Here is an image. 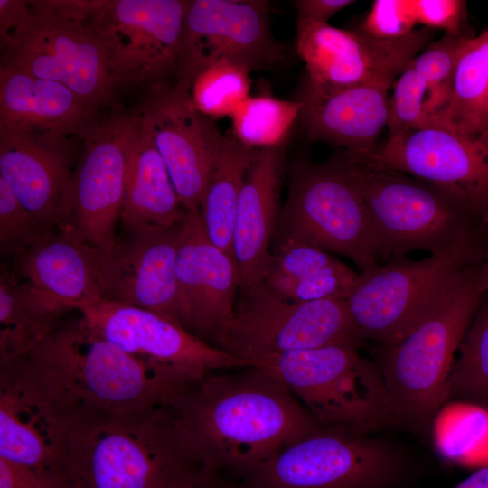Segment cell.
<instances>
[{
    "mask_svg": "<svg viewBox=\"0 0 488 488\" xmlns=\"http://www.w3.org/2000/svg\"><path fill=\"white\" fill-rule=\"evenodd\" d=\"M169 404L200 462L239 481L320 426L280 380L253 366L210 373Z\"/></svg>",
    "mask_w": 488,
    "mask_h": 488,
    "instance_id": "cell-1",
    "label": "cell"
},
{
    "mask_svg": "<svg viewBox=\"0 0 488 488\" xmlns=\"http://www.w3.org/2000/svg\"><path fill=\"white\" fill-rule=\"evenodd\" d=\"M206 468L169 403L75 421L63 462L70 488H170Z\"/></svg>",
    "mask_w": 488,
    "mask_h": 488,
    "instance_id": "cell-2",
    "label": "cell"
},
{
    "mask_svg": "<svg viewBox=\"0 0 488 488\" xmlns=\"http://www.w3.org/2000/svg\"><path fill=\"white\" fill-rule=\"evenodd\" d=\"M24 358L73 419L117 417L167 404L183 389L80 317L59 322Z\"/></svg>",
    "mask_w": 488,
    "mask_h": 488,
    "instance_id": "cell-3",
    "label": "cell"
},
{
    "mask_svg": "<svg viewBox=\"0 0 488 488\" xmlns=\"http://www.w3.org/2000/svg\"><path fill=\"white\" fill-rule=\"evenodd\" d=\"M1 63L68 86L97 108L113 98L92 1H8L0 7Z\"/></svg>",
    "mask_w": 488,
    "mask_h": 488,
    "instance_id": "cell-4",
    "label": "cell"
},
{
    "mask_svg": "<svg viewBox=\"0 0 488 488\" xmlns=\"http://www.w3.org/2000/svg\"><path fill=\"white\" fill-rule=\"evenodd\" d=\"M481 262L466 267L434 311L404 339L379 346L376 362L395 427L427 434L446 405L457 350L485 293Z\"/></svg>",
    "mask_w": 488,
    "mask_h": 488,
    "instance_id": "cell-5",
    "label": "cell"
},
{
    "mask_svg": "<svg viewBox=\"0 0 488 488\" xmlns=\"http://www.w3.org/2000/svg\"><path fill=\"white\" fill-rule=\"evenodd\" d=\"M424 474L397 439L319 426L240 482L244 488H415Z\"/></svg>",
    "mask_w": 488,
    "mask_h": 488,
    "instance_id": "cell-6",
    "label": "cell"
},
{
    "mask_svg": "<svg viewBox=\"0 0 488 488\" xmlns=\"http://www.w3.org/2000/svg\"><path fill=\"white\" fill-rule=\"evenodd\" d=\"M339 156L362 197L384 261L412 251L436 255L488 240V228L445 190L344 153Z\"/></svg>",
    "mask_w": 488,
    "mask_h": 488,
    "instance_id": "cell-7",
    "label": "cell"
},
{
    "mask_svg": "<svg viewBox=\"0 0 488 488\" xmlns=\"http://www.w3.org/2000/svg\"><path fill=\"white\" fill-rule=\"evenodd\" d=\"M343 343L259 358L251 366L280 380L322 427L361 434L395 426L377 362Z\"/></svg>",
    "mask_w": 488,
    "mask_h": 488,
    "instance_id": "cell-8",
    "label": "cell"
},
{
    "mask_svg": "<svg viewBox=\"0 0 488 488\" xmlns=\"http://www.w3.org/2000/svg\"><path fill=\"white\" fill-rule=\"evenodd\" d=\"M487 241L470 242L420 260L406 256L362 270L345 300L356 336L393 345L420 324L468 267L483 261Z\"/></svg>",
    "mask_w": 488,
    "mask_h": 488,
    "instance_id": "cell-9",
    "label": "cell"
},
{
    "mask_svg": "<svg viewBox=\"0 0 488 488\" xmlns=\"http://www.w3.org/2000/svg\"><path fill=\"white\" fill-rule=\"evenodd\" d=\"M275 238L276 244L305 243L345 256L361 271L383 260L362 197L339 155L292 164Z\"/></svg>",
    "mask_w": 488,
    "mask_h": 488,
    "instance_id": "cell-10",
    "label": "cell"
},
{
    "mask_svg": "<svg viewBox=\"0 0 488 488\" xmlns=\"http://www.w3.org/2000/svg\"><path fill=\"white\" fill-rule=\"evenodd\" d=\"M241 296L229 328L214 346L241 360L343 343H362L343 300H289L265 281L239 287Z\"/></svg>",
    "mask_w": 488,
    "mask_h": 488,
    "instance_id": "cell-11",
    "label": "cell"
},
{
    "mask_svg": "<svg viewBox=\"0 0 488 488\" xmlns=\"http://www.w3.org/2000/svg\"><path fill=\"white\" fill-rule=\"evenodd\" d=\"M78 312L93 331L181 389L214 371L250 367L151 310L102 299Z\"/></svg>",
    "mask_w": 488,
    "mask_h": 488,
    "instance_id": "cell-12",
    "label": "cell"
},
{
    "mask_svg": "<svg viewBox=\"0 0 488 488\" xmlns=\"http://www.w3.org/2000/svg\"><path fill=\"white\" fill-rule=\"evenodd\" d=\"M191 1H92L95 27L114 86L176 82L183 25Z\"/></svg>",
    "mask_w": 488,
    "mask_h": 488,
    "instance_id": "cell-13",
    "label": "cell"
},
{
    "mask_svg": "<svg viewBox=\"0 0 488 488\" xmlns=\"http://www.w3.org/2000/svg\"><path fill=\"white\" fill-rule=\"evenodd\" d=\"M269 6L264 0L191 1L183 25L176 83L190 91L196 75L220 61L250 72L278 66L286 52L272 36Z\"/></svg>",
    "mask_w": 488,
    "mask_h": 488,
    "instance_id": "cell-14",
    "label": "cell"
},
{
    "mask_svg": "<svg viewBox=\"0 0 488 488\" xmlns=\"http://www.w3.org/2000/svg\"><path fill=\"white\" fill-rule=\"evenodd\" d=\"M139 121L136 108L95 126L84 138L83 155L69 184L60 230L103 254L117 244L115 231L123 203L127 155Z\"/></svg>",
    "mask_w": 488,
    "mask_h": 488,
    "instance_id": "cell-15",
    "label": "cell"
},
{
    "mask_svg": "<svg viewBox=\"0 0 488 488\" xmlns=\"http://www.w3.org/2000/svg\"><path fill=\"white\" fill-rule=\"evenodd\" d=\"M344 153L376 168L398 171L459 200L488 228V148L429 127L395 136L365 155Z\"/></svg>",
    "mask_w": 488,
    "mask_h": 488,
    "instance_id": "cell-16",
    "label": "cell"
},
{
    "mask_svg": "<svg viewBox=\"0 0 488 488\" xmlns=\"http://www.w3.org/2000/svg\"><path fill=\"white\" fill-rule=\"evenodd\" d=\"M432 35V29L422 27L400 39L378 40L360 31L297 19L296 52L308 76L304 95L327 97L403 70Z\"/></svg>",
    "mask_w": 488,
    "mask_h": 488,
    "instance_id": "cell-17",
    "label": "cell"
},
{
    "mask_svg": "<svg viewBox=\"0 0 488 488\" xmlns=\"http://www.w3.org/2000/svg\"><path fill=\"white\" fill-rule=\"evenodd\" d=\"M140 125L160 154L185 211L201 198L226 136L193 105L177 83L149 88L137 108Z\"/></svg>",
    "mask_w": 488,
    "mask_h": 488,
    "instance_id": "cell-18",
    "label": "cell"
},
{
    "mask_svg": "<svg viewBox=\"0 0 488 488\" xmlns=\"http://www.w3.org/2000/svg\"><path fill=\"white\" fill-rule=\"evenodd\" d=\"M72 425L66 408L24 358L0 364L1 458L63 473Z\"/></svg>",
    "mask_w": 488,
    "mask_h": 488,
    "instance_id": "cell-19",
    "label": "cell"
},
{
    "mask_svg": "<svg viewBox=\"0 0 488 488\" xmlns=\"http://www.w3.org/2000/svg\"><path fill=\"white\" fill-rule=\"evenodd\" d=\"M176 277L181 324L216 343L234 319L240 278L236 261L209 239L199 211L183 220Z\"/></svg>",
    "mask_w": 488,
    "mask_h": 488,
    "instance_id": "cell-20",
    "label": "cell"
},
{
    "mask_svg": "<svg viewBox=\"0 0 488 488\" xmlns=\"http://www.w3.org/2000/svg\"><path fill=\"white\" fill-rule=\"evenodd\" d=\"M183 222L129 233L103 254L104 299L151 310L181 324L176 259Z\"/></svg>",
    "mask_w": 488,
    "mask_h": 488,
    "instance_id": "cell-21",
    "label": "cell"
},
{
    "mask_svg": "<svg viewBox=\"0 0 488 488\" xmlns=\"http://www.w3.org/2000/svg\"><path fill=\"white\" fill-rule=\"evenodd\" d=\"M103 253L65 230H56L13 258L14 268L54 317L105 296Z\"/></svg>",
    "mask_w": 488,
    "mask_h": 488,
    "instance_id": "cell-22",
    "label": "cell"
},
{
    "mask_svg": "<svg viewBox=\"0 0 488 488\" xmlns=\"http://www.w3.org/2000/svg\"><path fill=\"white\" fill-rule=\"evenodd\" d=\"M64 136L0 127V178L44 226L63 223L72 173Z\"/></svg>",
    "mask_w": 488,
    "mask_h": 488,
    "instance_id": "cell-23",
    "label": "cell"
},
{
    "mask_svg": "<svg viewBox=\"0 0 488 488\" xmlns=\"http://www.w3.org/2000/svg\"><path fill=\"white\" fill-rule=\"evenodd\" d=\"M401 72L391 70L327 97L303 95L299 119L308 138L343 146L355 155L371 152L387 125L389 89Z\"/></svg>",
    "mask_w": 488,
    "mask_h": 488,
    "instance_id": "cell-24",
    "label": "cell"
},
{
    "mask_svg": "<svg viewBox=\"0 0 488 488\" xmlns=\"http://www.w3.org/2000/svg\"><path fill=\"white\" fill-rule=\"evenodd\" d=\"M280 147L256 149L240 191L233 253L240 286L262 282L271 258L269 246L279 217Z\"/></svg>",
    "mask_w": 488,
    "mask_h": 488,
    "instance_id": "cell-25",
    "label": "cell"
},
{
    "mask_svg": "<svg viewBox=\"0 0 488 488\" xmlns=\"http://www.w3.org/2000/svg\"><path fill=\"white\" fill-rule=\"evenodd\" d=\"M95 109L61 82L0 65V127L85 138L95 127Z\"/></svg>",
    "mask_w": 488,
    "mask_h": 488,
    "instance_id": "cell-26",
    "label": "cell"
},
{
    "mask_svg": "<svg viewBox=\"0 0 488 488\" xmlns=\"http://www.w3.org/2000/svg\"><path fill=\"white\" fill-rule=\"evenodd\" d=\"M167 168L140 125L130 145L120 221L128 233L167 228L186 215Z\"/></svg>",
    "mask_w": 488,
    "mask_h": 488,
    "instance_id": "cell-27",
    "label": "cell"
},
{
    "mask_svg": "<svg viewBox=\"0 0 488 488\" xmlns=\"http://www.w3.org/2000/svg\"><path fill=\"white\" fill-rule=\"evenodd\" d=\"M359 276L324 249L286 241L276 244L263 281L282 296L296 302L345 301Z\"/></svg>",
    "mask_w": 488,
    "mask_h": 488,
    "instance_id": "cell-28",
    "label": "cell"
},
{
    "mask_svg": "<svg viewBox=\"0 0 488 488\" xmlns=\"http://www.w3.org/2000/svg\"><path fill=\"white\" fill-rule=\"evenodd\" d=\"M435 122L488 148V28L466 40L449 100Z\"/></svg>",
    "mask_w": 488,
    "mask_h": 488,
    "instance_id": "cell-29",
    "label": "cell"
},
{
    "mask_svg": "<svg viewBox=\"0 0 488 488\" xmlns=\"http://www.w3.org/2000/svg\"><path fill=\"white\" fill-rule=\"evenodd\" d=\"M255 151L239 143L232 135L226 136L199 206L209 239L234 260L233 233L239 198Z\"/></svg>",
    "mask_w": 488,
    "mask_h": 488,
    "instance_id": "cell-30",
    "label": "cell"
},
{
    "mask_svg": "<svg viewBox=\"0 0 488 488\" xmlns=\"http://www.w3.org/2000/svg\"><path fill=\"white\" fill-rule=\"evenodd\" d=\"M59 322L14 274H1L0 364L28 354Z\"/></svg>",
    "mask_w": 488,
    "mask_h": 488,
    "instance_id": "cell-31",
    "label": "cell"
},
{
    "mask_svg": "<svg viewBox=\"0 0 488 488\" xmlns=\"http://www.w3.org/2000/svg\"><path fill=\"white\" fill-rule=\"evenodd\" d=\"M303 101L249 96L231 115L232 136L252 149L280 147L300 118Z\"/></svg>",
    "mask_w": 488,
    "mask_h": 488,
    "instance_id": "cell-32",
    "label": "cell"
},
{
    "mask_svg": "<svg viewBox=\"0 0 488 488\" xmlns=\"http://www.w3.org/2000/svg\"><path fill=\"white\" fill-rule=\"evenodd\" d=\"M448 400L488 403V293L462 339L448 381Z\"/></svg>",
    "mask_w": 488,
    "mask_h": 488,
    "instance_id": "cell-33",
    "label": "cell"
},
{
    "mask_svg": "<svg viewBox=\"0 0 488 488\" xmlns=\"http://www.w3.org/2000/svg\"><path fill=\"white\" fill-rule=\"evenodd\" d=\"M435 422L436 444L446 458L460 463L488 464V410L482 406L461 402ZM432 430V431H433Z\"/></svg>",
    "mask_w": 488,
    "mask_h": 488,
    "instance_id": "cell-34",
    "label": "cell"
},
{
    "mask_svg": "<svg viewBox=\"0 0 488 488\" xmlns=\"http://www.w3.org/2000/svg\"><path fill=\"white\" fill-rule=\"evenodd\" d=\"M250 71L229 61L211 64L199 72L190 87L195 108L212 119L231 115L250 96Z\"/></svg>",
    "mask_w": 488,
    "mask_h": 488,
    "instance_id": "cell-35",
    "label": "cell"
},
{
    "mask_svg": "<svg viewBox=\"0 0 488 488\" xmlns=\"http://www.w3.org/2000/svg\"><path fill=\"white\" fill-rule=\"evenodd\" d=\"M472 36L446 33L412 60L427 86V108L434 121L449 100L458 60L466 40Z\"/></svg>",
    "mask_w": 488,
    "mask_h": 488,
    "instance_id": "cell-36",
    "label": "cell"
},
{
    "mask_svg": "<svg viewBox=\"0 0 488 488\" xmlns=\"http://www.w3.org/2000/svg\"><path fill=\"white\" fill-rule=\"evenodd\" d=\"M412 60L394 81L386 125L389 136L410 130L436 127L427 108V86L414 68Z\"/></svg>",
    "mask_w": 488,
    "mask_h": 488,
    "instance_id": "cell-37",
    "label": "cell"
},
{
    "mask_svg": "<svg viewBox=\"0 0 488 488\" xmlns=\"http://www.w3.org/2000/svg\"><path fill=\"white\" fill-rule=\"evenodd\" d=\"M56 231L40 222L0 178V249L11 259Z\"/></svg>",
    "mask_w": 488,
    "mask_h": 488,
    "instance_id": "cell-38",
    "label": "cell"
},
{
    "mask_svg": "<svg viewBox=\"0 0 488 488\" xmlns=\"http://www.w3.org/2000/svg\"><path fill=\"white\" fill-rule=\"evenodd\" d=\"M418 23L414 0H376L358 31L378 40L410 34Z\"/></svg>",
    "mask_w": 488,
    "mask_h": 488,
    "instance_id": "cell-39",
    "label": "cell"
},
{
    "mask_svg": "<svg viewBox=\"0 0 488 488\" xmlns=\"http://www.w3.org/2000/svg\"><path fill=\"white\" fill-rule=\"evenodd\" d=\"M465 3L461 0H414L419 24L457 35L468 34L464 31Z\"/></svg>",
    "mask_w": 488,
    "mask_h": 488,
    "instance_id": "cell-40",
    "label": "cell"
},
{
    "mask_svg": "<svg viewBox=\"0 0 488 488\" xmlns=\"http://www.w3.org/2000/svg\"><path fill=\"white\" fill-rule=\"evenodd\" d=\"M0 488H70L65 474L15 464L0 457Z\"/></svg>",
    "mask_w": 488,
    "mask_h": 488,
    "instance_id": "cell-41",
    "label": "cell"
},
{
    "mask_svg": "<svg viewBox=\"0 0 488 488\" xmlns=\"http://www.w3.org/2000/svg\"><path fill=\"white\" fill-rule=\"evenodd\" d=\"M353 3L351 0H297L295 5L297 19L327 23L334 14Z\"/></svg>",
    "mask_w": 488,
    "mask_h": 488,
    "instance_id": "cell-42",
    "label": "cell"
},
{
    "mask_svg": "<svg viewBox=\"0 0 488 488\" xmlns=\"http://www.w3.org/2000/svg\"><path fill=\"white\" fill-rule=\"evenodd\" d=\"M170 488H244L240 481L211 469Z\"/></svg>",
    "mask_w": 488,
    "mask_h": 488,
    "instance_id": "cell-43",
    "label": "cell"
},
{
    "mask_svg": "<svg viewBox=\"0 0 488 488\" xmlns=\"http://www.w3.org/2000/svg\"><path fill=\"white\" fill-rule=\"evenodd\" d=\"M453 488H488V464L481 465Z\"/></svg>",
    "mask_w": 488,
    "mask_h": 488,
    "instance_id": "cell-44",
    "label": "cell"
},
{
    "mask_svg": "<svg viewBox=\"0 0 488 488\" xmlns=\"http://www.w3.org/2000/svg\"><path fill=\"white\" fill-rule=\"evenodd\" d=\"M480 268L482 284L484 291L488 293V246L486 256L484 259L481 262Z\"/></svg>",
    "mask_w": 488,
    "mask_h": 488,
    "instance_id": "cell-45",
    "label": "cell"
}]
</instances>
